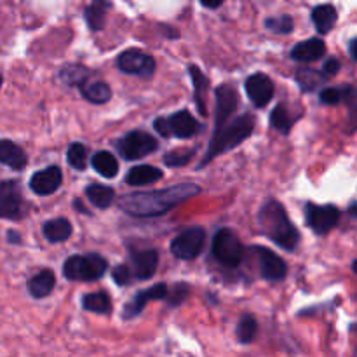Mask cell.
<instances>
[{"label":"cell","mask_w":357,"mask_h":357,"mask_svg":"<svg viewBox=\"0 0 357 357\" xmlns=\"http://www.w3.org/2000/svg\"><path fill=\"white\" fill-rule=\"evenodd\" d=\"M201 194V187L195 183H178L173 187L152 192H131L121 197V209L136 218L162 216L180 206L181 202Z\"/></svg>","instance_id":"cell-1"},{"label":"cell","mask_w":357,"mask_h":357,"mask_svg":"<svg viewBox=\"0 0 357 357\" xmlns=\"http://www.w3.org/2000/svg\"><path fill=\"white\" fill-rule=\"evenodd\" d=\"M255 124H257V119L251 114L237 115V117H230L227 121L215 124V132H213V138L209 142L208 153L204 155L202 162L199 164V169L206 167L213 159L236 149L244 139L250 138L251 132L255 131Z\"/></svg>","instance_id":"cell-2"},{"label":"cell","mask_w":357,"mask_h":357,"mask_svg":"<svg viewBox=\"0 0 357 357\" xmlns=\"http://www.w3.org/2000/svg\"><path fill=\"white\" fill-rule=\"evenodd\" d=\"M258 225L261 234L286 251H295L300 244V234L289 220L279 201H267L258 211Z\"/></svg>","instance_id":"cell-3"},{"label":"cell","mask_w":357,"mask_h":357,"mask_svg":"<svg viewBox=\"0 0 357 357\" xmlns=\"http://www.w3.org/2000/svg\"><path fill=\"white\" fill-rule=\"evenodd\" d=\"M108 261L101 255H73L63 264V275L68 281H96L107 274Z\"/></svg>","instance_id":"cell-4"},{"label":"cell","mask_w":357,"mask_h":357,"mask_svg":"<svg viewBox=\"0 0 357 357\" xmlns=\"http://www.w3.org/2000/svg\"><path fill=\"white\" fill-rule=\"evenodd\" d=\"M153 129L159 132L164 138H169V136H174V138H194L195 135H199L202 129L201 122L195 121L190 115V112L181 110L176 112V114L169 115V117H159L153 122Z\"/></svg>","instance_id":"cell-5"},{"label":"cell","mask_w":357,"mask_h":357,"mask_svg":"<svg viewBox=\"0 0 357 357\" xmlns=\"http://www.w3.org/2000/svg\"><path fill=\"white\" fill-rule=\"evenodd\" d=\"M213 257L220 265L234 268L241 265L244 258V246L239 237L230 229H222L213 239Z\"/></svg>","instance_id":"cell-6"},{"label":"cell","mask_w":357,"mask_h":357,"mask_svg":"<svg viewBox=\"0 0 357 357\" xmlns=\"http://www.w3.org/2000/svg\"><path fill=\"white\" fill-rule=\"evenodd\" d=\"M117 152L126 160H139L149 153L155 152L159 149V142L152 135L143 131H131L115 143Z\"/></svg>","instance_id":"cell-7"},{"label":"cell","mask_w":357,"mask_h":357,"mask_svg":"<svg viewBox=\"0 0 357 357\" xmlns=\"http://www.w3.org/2000/svg\"><path fill=\"white\" fill-rule=\"evenodd\" d=\"M206 230L202 227H192L171 241V253L178 260L190 261L197 258L204 250Z\"/></svg>","instance_id":"cell-8"},{"label":"cell","mask_w":357,"mask_h":357,"mask_svg":"<svg viewBox=\"0 0 357 357\" xmlns=\"http://www.w3.org/2000/svg\"><path fill=\"white\" fill-rule=\"evenodd\" d=\"M342 218V211L335 206H317L309 202L305 204V220L307 225L314 230L317 236H326L330 230H333L338 225Z\"/></svg>","instance_id":"cell-9"},{"label":"cell","mask_w":357,"mask_h":357,"mask_svg":"<svg viewBox=\"0 0 357 357\" xmlns=\"http://www.w3.org/2000/svg\"><path fill=\"white\" fill-rule=\"evenodd\" d=\"M117 66L121 68V72L129 73V75L150 79L155 72V59L139 49H128L117 58Z\"/></svg>","instance_id":"cell-10"},{"label":"cell","mask_w":357,"mask_h":357,"mask_svg":"<svg viewBox=\"0 0 357 357\" xmlns=\"http://www.w3.org/2000/svg\"><path fill=\"white\" fill-rule=\"evenodd\" d=\"M23 202L17 181L7 180L0 183V218L20 220L23 215Z\"/></svg>","instance_id":"cell-11"},{"label":"cell","mask_w":357,"mask_h":357,"mask_svg":"<svg viewBox=\"0 0 357 357\" xmlns=\"http://www.w3.org/2000/svg\"><path fill=\"white\" fill-rule=\"evenodd\" d=\"M251 251H253L258 260V268H260L261 278L267 279V281H281V279L286 278L288 265L274 251L267 250L264 246H253Z\"/></svg>","instance_id":"cell-12"},{"label":"cell","mask_w":357,"mask_h":357,"mask_svg":"<svg viewBox=\"0 0 357 357\" xmlns=\"http://www.w3.org/2000/svg\"><path fill=\"white\" fill-rule=\"evenodd\" d=\"M248 98L257 108L267 107L274 98V82L265 73H253L244 82Z\"/></svg>","instance_id":"cell-13"},{"label":"cell","mask_w":357,"mask_h":357,"mask_svg":"<svg viewBox=\"0 0 357 357\" xmlns=\"http://www.w3.org/2000/svg\"><path fill=\"white\" fill-rule=\"evenodd\" d=\"M63 173L58 166L45 167V169L37 171L30 180V188L37 195H51L61 187Z\"/></svg>","instance_id":"cell-14"},{"label":"cell","mask_w":357,"mask_h":357,"mask_svg":"<svg viewBox=\"0 0 357 357\" xmlns=\"http://www.w3.org/2000/svg\"><path fill=\"white\" fill-rule=\"evenodd\" d=\"M167 284H164V282H159V284L152 286V288L149 289H143V291L136 293L135 298L131 300V302L128 303V305L124 307V312H122V316H124V319H132V317L139 316L142 314V310L145 309L146 303L150 302V300H164L167 295Z\"/></svg>","instance_id":"cell-15"},{"label":"cell","mask_w":357,"mask_h":357,"mask_svg":"<svg viewBox=\"0 0 357 357\" xmlns=\"http://www.w3.org/2000/svg\"><path fill=\"white\" fill-rule=\"evenodd\" d=\"M131 274L138 281H146L152 278L159 265V253L155 250H143L131 253Z\"/></svg>","instance_id":"cell-16"},{"label":"cell","mask_w":357,"mask_h":357,"mask_svg":"<svg viewBox=\"0 0 357 357\" xmlns=\"http://www.w3.org/2000/svg\"><path fill=\"white\" fill-rule=\"evenodd\" d=\"M326 52V44L321 38H309V40H303L300 44H296L295 47L291 49V58L295 61L300 63H310L317 61L321 56H324Z\"/></svg>","instance_id":"cell-17"},{"label":"cell","mask_w":357,"mask_h":357,"mask_svg":"<svg viewBox=\"0 0 357 357\" xmlns=\"http://www.w3.org/2000/svg\"><path fill=\"white\" fill-rule=\"evenodd\" d=\"M28 157L21 146L9 139H0V164L9 166L14 171H23L26 167Z\"/></svg>","instance_id":"cell-18"},{"label":"cell","mask_w":357,"mask_h":357,"mask_svg":"<svg viewBox=\"0 0 357 357\" xmlns=\"http://www.w3.org/2000/svg\"><path fill=\"white\" fill-rule=\"evenodd\" d=\"M188 73L192 77V84H194V101L197 105V110L202 117L208 115V107H206V91L209 87V79L202 73L199 66L190 65L188 66Z\"/></svg>","instance_id":"cell-19"},{"label":"cell","mask_w":357,"mask_h":357,"mask_svg":"<svg viewBox=\"0 0 357 357\" xmlns=\"http://www.w3.org/2000/svg\"><path fill=\"white\" fill-rule=\"evenodd\" d=\"M54 286H56L54 272L49 271V268H44V271L35 274L33 278L28 281V291H30V295L33 296V298L40 300L51 295Z\"/></svg>","instance_id":"cell-20"},{"label":"cell","mask_w":357,"mask_h":357,"mask_svg":"<svg viewBox=\"0 0 357 357\" xmlns=\"http://www.w3.org/2000/svg\"><path fill=\"white\" fill-rule=\"evenodd\" d=\"M162 176V169L143 164V166H135L132 169L128 171V174H126V183L131 185V187H143V185L155 183Z\"/></svg>","instance_id":"cell-21"},{"label":"cell","mask_w":357,"mask_h":357,"mask_svg":"<svg viewBox=\"0 0 357 357\" xmlns=\"http://www.w3.org/2000/svg\"><path fill=\"white\" fill-rule=\"evenodd\" d=\"M337 20H338V13L331 3H323V6L314 7L312 23L321 35L330 33V30H333Z\"/></svg>","instance_id":"cell-22"},{"label":"cell","mask_w":357,"mask_h":357,"mask_svg":"<svg viewBox=\"0 0 357 357\" xmlns=\"http://www.w3.org/2000/svg\"><path fill=\"white\" fill-rule=\"evenodd\" d=\"M80 91H82V96L94 105L107 103V101H110L112 98L110 87H108V84L101 82V80L87 79L86 82L80 86Z\"/></svg>","instance_id":"cell-23"},{"label":"cell","mask_w":357,"mask_h":357,"mask_svg":"<svg viewBox=\"0 0 357 357\" xmlns=\"http://www.w3.org/2000/svg\"><path fill=\"white\" fill-rule=\"evenodd\" d=\"M72 236V223L66 218L51 220L44 225V237L52 244L65 243Z\"/></svg>","instance_id":"cell-24"},{"label":"cell","mask_w":357,"mask_h":357,"mask_svg":"<svg viewBox=\"0 0 357 357\" xmlns=\"http://www.w3.org/2000/svg\"><path fill=\"white\" fill-rule=\"evenodd\" d=\"M86 195L89 199V202L93 206L100 209L110 208V204L115 199V192L112 187H107V185L101 183H93L86 188Z\"/></svg>","instance_id":"cell-25"},{"label":"cell","mask_w":357,"mask_h":357,"mask_svg":"<svg viewBox=\"0 0 357 357\" xmlns=\"http://www.w3.org/2000/svg\"><path fill=\"white\" fill-rule=\"evenodd\" d=\"M326 79L328 77L324 75V73L317 72V70L314 68H309V66H302V68L296 72V82H298L300 89H302L303 93H312V91H316L317 87H321L326 82Z\"/></svg>","instance_id":"cell-26"},{"label":"cell","mask_w":357,"mask_h":357,"mask_svg":"<svg viewBox=\"0 0 357 357\" xmlns=\"http://www.w3.org/2000/svg\"><path fill=\"white\" fill-rule=\"evenodd\" d=\"M91 164L105 178H115L119 173V162L110 152H96L91 159Z\"/></svg>","instance_id":"cell-27"},{"label":"cell","mask_w":357,"mask_h":357,"mask_svg":"<svg viewBox=\"0 0 357 357\" xmlns=\"http://www.w3.org/2000/svg\"><path fill=\"white\" fill-rule=\"evenodd\" d=\"M91 77V72L82 65H65L59 72V79L70 87H80Z\"/></svg>","instance_id":"cell-28"},{"label":"cell","mask_w":357,"mask_h":357,"mask_svg":"<svg viewBox=\"0 0 357 357\" xmlns=\"http://www.w3.org/2000/svg\"><path fill=\"white\" fill-rule=\"evenodd\" d=\"M82 307L89 312L96 314H110L112 312V302L110 296L107 293H89L82 298Z\"/></svg>","instance_id":"cell-29"},{"label":"cell","mask_w":357,"mask_h":357,"mask_svg":"<svg viewBox=\"0 0 357 357\" xmlns=\"http://www.w3.org/2000/svg\"><path fill=\"white\" fill-rule=\"evenodd\" d=\"M107 9L108 3L103 0H98V2L91 3L86 9V21L89 24L91 30L98 31L105 26V21H107Z\"/></svg>","instance_id":"cell-30"},{"label":"cell","mask_w":357,"mask_h":357,"mask_svg":"<svg viewBox=\"0 0 357 357\" xmlns=\"http://www.w3.org/2000/svg\"><path fill=\"white\" fill-rule=\"evenodd\" d=\"M271 124L272 128L281 131L282 135H288V132L291 131L293 124H295V119L289 115L288 108H286L284 105H278L271 114Z\"/></svg>","instance_id":"cell-31"},{"label":"cell","mask_w":357,"mask_h":357,"mask_svg":"<svg viewBox=\"0 0 357 357\" xmlns=\"http://www.w3.org/2000/svg\"><path fill=\"white\" fill-rule=\"evenodd\" d=\"M258 331V323L253 316L250 314H244L241 317L239 324H237V338H239L241 344H251L257 337Z\"/></svg>","instance_id":"cell-32"},{"label":"cell","mask_w":357,"mask_h":357,"mask_svg":"<svg viewBox=\"0 0 357 357\" xmlns=\"http://www.w3.org/2000/svg\"><path fill=\"white\" fill-rule=\"evenodd\" d=\"M66 157H68V164L73 169L82 171L87 166V146L82 143H72Z\"/></svg>","instance_id":"cell-33"},{"label":"cell","mask_w":357,"mask_h":357,"mask_svg":"<svg viewBox=\"0 0 357 357\" xmlns=\"http://www.w3.org/2000/svg\"><path fill=\"white\" fill-rule=\"evenodd\" d=\"M265 26H267V30L274 31V33H279V35H288L293 31V17L288 16V14H282V16L279 17H268L267 21H265Z\"/></svg>","instance_id":"cell-34"},{"label":"cell","mask_w":357,"mask_h":357,"mask_svg":"<svg viewBox=\"0 0 357 357\" xmlns=\"http://www.w3.org/2000/svg\"><path fill=\"white\" fill-rule=\"evenodd\" d=\"M188 295H190V286H188L187 282H180V284L174 286L171 291L167 289V295L164 300H167V303H169L171 307H178L188 298Z\"/></svg>","instance_id":"cell-35"},{"label":"cell","mask_w":357,"mask_h":357,"mask_svg":"<svg viewBox=\"0 0 357 357\" xmlns=\"http://www.w3.org/2000/svg\"><path fill=\"white\" fill-rule=\"evenodd\" d=\"M195 152H197V149L185 150V152H169L164 155V162H166V166L169 167L185 166V164H188L192 159H194Z\"/></svg>","instance_id":"cell-36"},{"label":"cell","mask_w":357,"mask_h":357,"mask_svg":"<svg viewBox=\"0 0 357 357\" xmlns=\"http://www.w3.org/2000/svg\"><path fill=\"white\" fill-rule=\"evenodd\" d=\"M112 278H114L115 284L119 286L131 284V279H132L131 268L126 267V265H119V267H115L114 272H112Z\"/></svg>","instance_id":"cell-37"},{"label":"cell","mask_w":357,"mask_h":357,"mask_svg":"<svg viewBox=\"0 0 357 357\" xmlns=\"http://www.w3.org/2000/svg\"><path fill=\"white\" fill-rule=\"evenodd\" d=\"M340 68H342L340 61H338L337 58H330L326 63H324L323 73L326 77H333V75H337L338 72H340Z\"/></svg>","instance_id":"cell-38"},{"label":"cell","mask_w":357,"mask_h":357,"mask_svg":"<svg viewBox=\"0 0 357 357\" xmlns=\"http://www.w3.org/2000/svg\"><path fill=\"white\" fill-rule=\"evenodd\" d=\"M201 3L204 7H208V9H216V7L222 6L223 0H201Z\"/></svg>","instance_id":"cell-39"},{"label":"cell","mask_w":357,"mask_h":357,"mask_svg":"<svg viewBox=\"0 0 357 357\" xmlns=\"http://www.w3.org/2000/svg\"><path fill=\"white\" fill-rule=\"evenodd\" d=\"M7 239H9L10 243H20V241H21V237L17 236V234L14 232V230H9V236H7Z\"/></svg>","instance_id":"cell-40"},{"label":"cell","mask_w":357,"mask_h":357,"mask_svg":"<svg viewBox=\"0 0 357 357\" xmlns=\"http://www.w3.org/2000/svg\"><path fill=\"white\" fill-rule=\"evenodd\" d=\"M349 52H351L352 59H356V38H351V42H349Z\"/></svg>","instance_id":"cell-41"},{"label":"cell","mask_w":357,"mask_h":357,"mask_svg":"<svg viewBox=\"0 0 357 357\" xmlns=\"http://www.w3.org/2000/svg\"><path fill=\"white\" fill-rule=\"evenodd\" d=\"M0 86H2V75H0Z\"/></svg>","instance_id":"cell-42"}]
</instances>
